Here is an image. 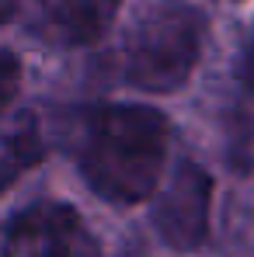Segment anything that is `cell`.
Instances as JSON below:
<instances>
[{"label":"cell","mask_w":254,"mask_h":257,"mask_svg":"<svg viewBox=\"0 0 254 257\" xmlns=\"http://www.w3.org/2000/svg\"><path fill=\"white\" fill-rule=\"evenodd\" d=\"M42 139L35 132V122H11L0 125V191L39 160Z\"/></svg>","instance_id":"6"},{"label":"cell","mask_w":254,"mask_h":257,"mask_svg":"<svg viewBox=\"0 0 254 257\" xmlns=\"http://www.w3.org/2000/svg\"><path fill=\"white\" fill-rule=\"evenodd\" d=\"M206 11L188 0H150L112 45V77L143 94H171L188 84L206 49Z\"/></svg>","instance_id":"2"},{"label":"cell","mask_w":254,"mask_h":257,"mask_svg":"<svg viewBox=\"0 0 254 257\" xmlns=\"http://www.w3.org/2000/svg\"><path fill=\"white\" fill-rule=\"evenodd\" d=\"M35 21L49 42L63 49L98 45L119 21L126 0H32Z\"/></svg>","instance_id":"5"},{"label":"cell","mask_w":254,"mask_h":257,"mask_svg":"<svg viewBox=\"0 0 254 257\" xmlns=\"http://www.w3.org/2000/svg\"><path fill=\"white\" fill-rule=\"evenodd\" d=\"M150 219L171 250H199L212 222V177L195 160H178L150 198Z\"/></svg>","instance_id":"3"},{"label":"cell","mask_w":254,"mask_h":257,"mask_svg":"<svg viewBox=\"0 0 254 257\" xmlns=\"http://www.w3.org/2000/svg\"><path fill=\"white\" fill-rule=\"evenodd\" d=\"M18 87H21V63H18V56H14V52L0 49V122H4L7 108L14 104Z\"/></svg>","instance_id":"7"},{"label":"cell","mask_w":254,"mask_h":257,"mask_svg":"<svg viewBox=\"0 0 254 257\" xmlns=\"http://www.w3.org/2000/svg\"><path fill=\"white\" fill-rule=\"evenodd\" d=\"M18 7H21V0H0V28L18 14Z\"/></svg>","instance_id":"8"},{"label":"cell","mask_w":254,"mask_h":257,"mask_svg":"<svg viewBox=\"0 0 254 257\" xmlns=\"http://www.w3.org/2000/svg\"><path fill=\"white\" fill-rule=\"evenodd\" d=\"M0 257H101L80 212L66 202H35L14 212L0 236Z\"/></svg>","instance_id":"4"},{"label":"cell","mask_w":254,"mask_h":257,"mask_svg":"<svg viewBox=\"0 0 254 257\" xmlns=\"http://www.w3.org/2000/svg\"><path fill=\"white\" fill-rule=\"evenodd\" d=\"M63 139L84 184L112 205L150 202L171 167V122L153 104H84L70 115Z\"/></svg>","instance_id":"1"}]
</instances>
